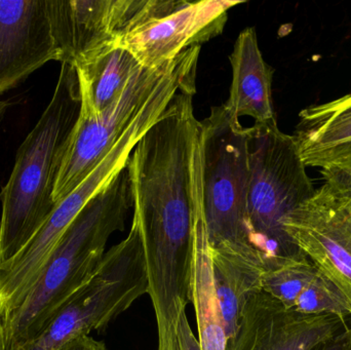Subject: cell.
<instances>
[{"instance_id": "obj_22", "label": "cell", "mask_w": 351, "mask_h": 350, "mask_svg": "<svg viewBox=\"0 0 351 350\" xmlns=\"http://www.w3.org/2000/svg\"><path fill=\"white\" fill-rule=\"evenodd\" d=\"M311 350H351V325Z\"/></svg>"}, {"instance_id": "obj_11", "label": "cell", "mask_w": 351, "mask_h": 350, "mask_svg": "<svg viewBox=\"0 0 351 350\" xmlns=\"http://www.w3.org/2000/svg\"><path fill=\"white\" fill-rule=\"evenodd\" d=\"M60 61L49 0H0V95Z\"/></svg>"}, {"instance_id": "obj_1", "label": "cell", "mask_w": 351, "mask_h": 350, "mask_svg": "<svg viewBox=\"0 0 351 350\" xmlns=\"http://www.w3.org/2000/svg\"><path fill=\"white\" fill-rule=\"evenodd\" d=\"M195 82L182 88L132 152L127 170L154 312L190 303L195 226Z\"/></svg>"}, {"instance_id": "obj_23", "label": "cell", "mask_w": 351, "mask_h": 350, "mask_svg": "<svg viewBox=\"0 0 351 350\" xmlns=\"http://www.w3.org/2000/svg\"><path fill=\"white\" fill-rule=\"evenodd\" d=\"M58 350H107L102 341L96 340L90 335H82L72 339Z\"/></svg>"}, {"instance_id": "obj_17", "label": "cell", "mask_w": 351, "mask_h": 350, "mask_svg": "<svg viewBox=\"0 0 351 350\" xmlns=\"http://www.w3.org/2000/svg\"><path fill=\"white\" fill-rule=\"evenodd\" d=\"M73 67L80 84V113L98 116L123 95L142 66L129 51L112 45Z\"/></svg>"}, {"instance_id": "obj_24", "label": "cell", "mask_w": 351, "mask_h": 350, "mask_svg": "<svg viewBox=\"0 0 351 350\" xmlns=\"http://www.w3.org/2000/svg\"><path fill=\"white\" fill-rule=\"evenodd\" d=\"M10 106V102H8V101L0 100V123L3 121L4 116H5Z\"/></svg>"}, {"instance_id": "obj_19", "label": "cell", "mask_w": 351, "mask_h": 350, "mask_svg": "<svg viewBox=\"0 0 351 350\" xmlns=\"http://www.w3.org/2000/svg\"><path fill=\"white\" fill-rule=\"evenodd\" d=\"M293 310L303 314H334L344 320L351 318L348 302L336 286L321 271L301 294Z\"/></svg>"}, {"instance_id": "obj_15", "label": "cell", "mask_w": 351, "mask_h": 350, "mask_svg": "<svg viewBox=\"0 0 351 350\" xmlns=\"http://www.w3.org/2000/svg\"><path fill=\"white\" fill-rule=\"evenodd\" d=\"M194 170L196 208L190 302L195 310L198 342L202 350H226L228 338L215 286L212 254L200 199L196 150L194 152Z\"/></svg>"}, {"instance_id": "obj_4", "label": "cell", "mask_w": 351, "mask_h": 350, "mask_svg": "<svg viewBox=\"0 0 351 350\" xmlns=\"http://www.w3.org/2000/svg\"><path fill=\"white\" fill-rule=\"evenodd\" d=\"M250 180L247 223L253 246L263 260L306 256L287 234L291 214L317 189L294 136L282 133L278 121L247 127Z\"/></svg>"}, {"instance_id": "obj_12", "label": "cell", "mask_w": 351, "mask_h": 350, "mask_svg": "<svg viewBox=\"0 0 351 350\" xmlns=\"http://www.w3.org/2000/svg\"><path fill=\"white\" fill-rule=\"evenodd\" d=\"M139 4L140 0H49L59 62L76 66L115 45Z\"/></svg>"}, {"instance_id": "obj_10", "label": "cell", "mask_w": 351, "mask_h": 350, "mask_svg": "<svg viewBox=\"0 0 351 350\" xmlns=\"http://www.w3.org/2000/svg\"><path fill=\"white\" fill-rule=\"evenodd\" d=\"M346 321L288 310L262 290L243 308L226 350H311L341 332Z\"/></svg>"}, {"instance_id": "obj_13", "label": "cell", "mask_w": 351, "mask_h": 350, "mask_svg": "<svg viewBox=\"0 0 351 350\" xmlns=\"http://www.w3.org/2000/svg\"><path fill=\"white\" fill-rule=\"evenodd\" d=\"M294 137L307 168H351V92L303 109Z\"/></svg>"}, {"instance_id": "obj_8", "label": "cell", "mask_w": 351, "mask_h": 350, "mask_svg": "<svg viewBox=\"0 0 351 350\" xmlns=\"http://www.w3.org/2000/svg\"><path fill=\"white\" fill-rule=\"evenodd\" d=\"M142 291L121 261L105 257L86 285L53 316L40 335L16 350H58L72 339L101 331L127 312Z\"/></svg>"}, {"instance_id": "obj_16", "label": "cell", "mask_w": 351, "mask_h": 350, "mask_svg": "<svg viewBox=\"0 0 351 350\" xmlns=\"http://www.w3.org/2000/svg\"><path fill=\"white\" fill-rule=\"evenodd\" d=\"M213 273L227 338L237 330L250 298L262 291L263 256L257 249L221 246L210 248Z\"/></svg>"}, {"instance_id": "obj_9", "label": "cell", "mask_w": 351, "mask_h": 350, "mask_svg": "<svg viewBox=\"0 0 351 350\" xmlns=\"http://www.w3.org/2000/svg\"><path fill=\"white\" fill-rule=\"evenodd\" d=\"M285 228L339 290L351 312V197L325 183L291 214Z\"/></svg>"}, {"instance_id": "obj_5", "label": "cell", "mask_w": 351, "mask_h": 350, "mask_svg": "<svg viewBox=\"0 0 351 350\" xmlns=\"http://www.w3.org/2000/svg\"><path fill=\"white\" fill-rule=\"evenodd\" d=\"M196 162L202 212L210 248L256 249L247 223L249 136L224 105L198 121Z\"/></svg>"}, {"instance_id": "obj_21", "label": "cell", "mask_w": 351, "mask_h": 350, "mask_svg": "<svg viewBox=\"0 0 351 350\" xmlns=\"http://www.w3.org/2000/svg\"><path fill=\"white\" fill-rule=\"evenodd\" d=\"M325 183L351 197V168L344 171H322Z\"/></svg>"}, {"instance_id": "obj_18", "label": "cell", "mask_w": 351, "mask_h": 350, "mask_svg": "<svg viewBox=\"0 0 351 350\" xmlns=\"http://www.w3.org/2000/svg\"><path fill=\"white\" fill-rule=\"evenodd\" d=\"M319 273L306 256L268 259L264 261L262 289L293 310L301 294Z\"/></svg>"}, {"instance_id": "obj_7", "label": "cell", "mask_w": 351, "mask_h": 350, "mask_svg": "<svg viewBox=\"0 0 351 350\" xmlns=\"http://www.w3.org/2000/svg\"><path fill=\"white\" fill-rule=\"evenodd\" d=\"M173 62L162 67H142L130 80L121 97L98 116L78 115L64 153L53 192L61 203L100 164L156 92Z\"/></svg>"}, {"instance_id": "obj_2", "label": "cell", "mask_w": 351, "mask_h": 350, "mask_svg": "<svg viewBox=\"0 0 351 350\" xmlns=\"http://www.w3.org/2000/svg\"><path fill=\"white\" fill-rule=\"evenodd\" d=\"M132 208L131 181L125 168L76 216L22 303L0 318V350L20 349L43 332L94 275L109 238L125 229Z\"/></svg>"}, {"instance_id": "obj_6", "label": "cell", "mask_w": 351, "mask_h": 350, "mask_svg": "<svg viewBox=\"0 0 351 350\" xmlns=\"http://www.w3.org/2000/svg\"><path fill=\"white\" fill-rule=\"evenodd\" d=\"M243 1L154 0L143 22L132 27L115 45L129 51L143 68L162 67L190 47L208 42L224 30L227 14Z\"/></svg>"}, {"instance_id": "obj_3", "label": "cell", "mask_w": 351, "mask_h": 350, "mask_svg": "<svg viewBox=\"0 0 351 350\" xmlns=\"http://www.w3.org/2000/svg\"><path fill=\"white\" fill-rule=\"evenodd\" d=\"M80 104L76 69L63 63L53 97L21 144L0 193V264L22 250L55 209L53 188Z\"/></svg>"}, {"instance_id": "obj_20", "label": "cell", "mask_w": 351, "mask_h": 350, "mask_svg": "<svg viewBox=\"0 0 351 350\" xmlns=\"http://www.w3.org/2000/svg\"><path fill=\"white\" fill-rule=\"evenodd\" d=\"M158 350H202L198 339L192 333L186 310H182L178 316L174 336L168 345L158 347Z\"/></svg>"}, {"instance_id": "obj_14", "label": "cell", "mask_w": 351, "mask_h": 350, "mask_svg": "<svg viewBox=\"0 0 351 350\" xmlns=\"http://www.w3.org/2000/svg\"><path fill=\"white\" fill-rule=\"evenodd\" d=\"M232 82L225 109L232 116H250L256 123L276 121L272 102L274 68L260 51L257 32L247 27L239 33L229 55Z\"/></svg>"}]
</instances>
